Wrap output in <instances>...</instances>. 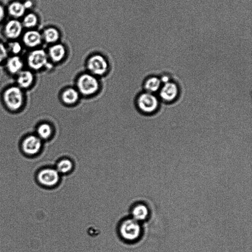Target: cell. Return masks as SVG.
I'll use <instances>...</instances> for the list:
<instances>
[{
  "label": "cell",
  "instance_id": "obj_1",
  "mask_svg": "<svg viewBox=\"0 0 252 252\" xmlns=\"http://www.w3.org/2000/svg\"><path fill=\"white\" fill-rule=\"evenodd\" d=\"M2 103L5 108L12 114H18L26 106V91L14 84L5 88L1 95Z\"/></svg>",
  "mask_w": 252,
  "mask_h": 252
},
{
  "label": "cell",
  "instance_id": "obj_2",
  "mask_svg": "<svg viewBox=\"0 0 252 252\" xmlns=\"http://www.w3.org/2000/svg\"><path fill=\"white\" fill-rule=\"evenodd\" d=\"M43 141L35 133L24 135L18 145L19 151L24 156L33 158L42 153Z\"/></svg>",
  "mask_w": 252,
  "mask_h": 252
},
{
  "label": "cell",
  "instance_id": "obj_3",
  "mask_svg": "<svg viewBox=\"0 0 252 252\" xmlns=\"http://www.w3.org/2000/svg\"><path fill=\"white\" fill-rule=\"evenodd\" d=\"M25 63L28 69L38 72L47 66L48 55L44 50L36 48L28 54Z\"/></svg>",
  "mask_w": 252,
  "mask_h": 252
},
{
  "label": "cell",
  "instance_id": "obj_4",
  "mask_svg": "<svg viewBox=\"0 0 252 252\" xmlns=\"http://www.w3.org/2000/svg\"><path fill=\"white\" fill-rule=\"evenodd\" d=\"M77 88L81 94L90 96L99 89V82L95 77L90 74H84L80 76L77 83Z\"/></svg>",
  "mask_w": 252,
  "mask_h": 252
},
{
  "label": "cell",
  "instance_id": "obj_5",
  "mask_svg": "<svg viewBox=\"0 0 252 252\" xmlns=\"http://www.w3.org/2000/svg\"><path fill=\"white\" fill-rule=\"evenodd\" d=\"M36 178L41 186L50 188L58 184L59 180V173L57 170L46 167L38 172Z\"/></svg>",
  "mask_w": 252,
  "mask_h": 252
},
{
  "label": "cell",
  "instance_id": "obj_6",
  "mask_svg": "<svg viewBox=\"0 0 252 252\" xmlns=\"http://www.w3.org/2000/svg\"><path fill=\"white\" fill-rule=\"evenodd\" d=\"M141 227L138 222L133 219H127L121 224L120 234L125 240L133 241L137 239L141 235Z\"/></svg>",
  "mask_w": 252,
  "mask_h": 252
},
{
  "label": "cell",
  "instance_id": "obj_7",
  "mask_svg": "<svg viewBox=\"0 0 252 252\" xmlns=\"http://www.w3.org/2000/svg\"><path fill=\"white\" fill-rule=\"evenodd\" d=\"M137 105L141 111L147 114L154 113L159 106V101L153 94L146 92L140 95Z\"/></svg>",
  "mask_w": 252,
  "mask_h": 252
},
{
  "label": "cell",
  "instance_id": "obj_8",
  "mask_svg": "<svg viewBox=\"0 0 252 252\" xmlns=\"http://www.w3.org/2000/svg\"><path fill=\"white\" fill-rule=\"evenodd\" d=\"M15 77V85L25 91L31 89L35 85V72L29 69H24Z\"/></svg>",
  "mask_w": 252,
  "mask_h": 252
},
{
  "label": "cell",
  "instance_id": "obj_9",
  "mask_svg": "<svg viewBox=\"0 0 252 252\" xmlns=\"http://www.w3.org/2000/svg\"><path fill=\"white\" fill-rule=\"evenodd\" d=\"M23 29L21 21L13 19L7 21L5 24L3 34L7 39L12 41H16L22 35Z\"/></svg>",
  "mask_w": 252,
  "mask_h": 252
},
{
  "label": "cell",
  "instance_id": "obj_10",
  "mask_svg": "<svg viewBox=\"0 0 252 252\" xmlns=\"http://www.w3.org/2000/svg\"><path fill=\"white\" fill-rule=\"evenodd\" d=\"M159 91L161 99L166 103H171L175 101L179 93L178 86L176 83L172 81L164 83Z\"/></svg>",
  "mask_w": 252,
  "mask_h": 252
},
{
  "label": "cell",
  "instance_id": "obj_11",
  "mask_svg": "<svg viewBox=\"0 0 252 252\" xmlns=\"http://www.w3.org/2000/svg\"><path fill=\"white\" fill-rule=\"evenodd\" d=\"M4 64L6 72L15 77L25 69V63L19 55H12L8 57Z\"/></svg>",
  "mask_w": 252,
  "mask_h": 252
},
{
  "label": "cell",
  "instance_id": "obj_12",
  "mask_svg": "<svg viewBox=\"0 0 252 252\" xmlns=\"http://www.w3.org/2000/svg\"><path fill=\"white\" fill-rule=\"evenodd\" d=\"M88 66L92 74L103 75L107 70L108 64L101 55H96L89 59Z\"/></svg>",
  "mask_w": 252,
  "mask_h": 252
},
{
  "label": "cell",
  "instance_id": "obj_13",
  "mask_svg": "<svg viewBox=\"0 0 252 252\" xmlns=\"http://www.w3.org/2000/svg\"><path fill=\"white\" fill-rule=\"evenodd\" d=\"M22 36L23 45L30 49L37 48L42 42V34L35 30H29L23 33Z\"/></svg>",
  "mask_w": 252,
  "mask_h": 252
},
{
  "label": "cell",
  "instance_id": "obj_14",
  "mask_svg": "<svg viewBox=\"0 0 252 252\" xmlns=\"http://www.w3.org/2000/svg\"><path fill=\"white\" fill-rule=\"evenodd\" d=\"M26 10L23 3L17 0L10 3L7 8L9 15L16 19L23 17L26 14Z\"/></svg>",
  "mask_w": 252,
  "mask_h": 252
},
{
  "label": "cell",
  "instance_id": "obj_15",
  "mask_svg": "<svg viewBox=\"0 0 252 252\" xmlns=\"http://www.w3.org/2000/svg\"><path fill=\"white\" fill-rule=\"evenodd\" d=\"M48 55L52 61L59 62L65 57L66 49L62 44H55L49 48Z\"/></svg>",
  "mask_w": 252,
  "mask_h": 252
},
{
  "label": "cell",
  "instance_id": "obj_16",
  "mask_svg": "<svg viewBox=\"0 0 252 252\" xmlns=\"http://www.w3.org/2000/svg\"><path fill=\"white\" fill-rule=\"evenodd\" d=\"M52 133V128L47 123L39 124L36 127V132L35 133L43 141L48 139L51 137Z\"/></svg>",
  "mask_w": 252,
  "mask_h": 252
},
{
  "label": "cell",
  "instance_id": "obj_17",
  "mask_svg": "<svg viewBox=\"0 0 252 252\" xmlns=\"http://www.w3.org/2000/svg\"><path fill=\"white\" fill-rule=\"evenodd\" d=\"M160 78L152 76L148 79L145 84V88L147 92L154 93L159 91L162 87Z\"/></svg>",
  "mask_w": 252,
  "mask_h": 252
},
{
  "label": "cell",
  "instance_id": "obj_18",
  "mask_svg": "<svg viewBox=\"0 0 252 252\" xmlns=\"http://www.w3.org/2000/svg\"><path fill=\"white\" fill-rule=\"evenodd\" d=\"M38 16L33 13L26 14L22 17V24L25 29L30 30L35 28L38 24Z\"/></svg>",
  "mask_w": 252,
  "mask_h": 252
},
{
  "label": "cell",
  "instance_id": "obj_19",
  "mask_svg": "<svg viewBox=\"0 0 252 252\" xmlns=\"http://www.w3.org/2000/svg\"><path fill=\"white\" fill-rule=\"evenodd\" d=\"M148 214L149 211L148 208L144 205L136 206L132 211L133 219L137 222L146 219Z\"/></svg>",
  "mask_w": 252,
  "mask_h": 252
},
{
  "label": "cell",
  "instance_id": "obj_20",
  "mask_svg": "<svg viewBox=\"0 0 252 252\" xmlns=\"http://www.w3.org/2000/svg\"><path fill=\"white\" fill-rule=\"evenodd\" d=\"M43 39L48 44H53L57 42L59 39V31L54 28H48L42 35Z\"/></svg>",
  "mask_w": 252,
  "mask_h": 252
},
{
  "label": "cell",
  "instance_id": "obj_21",
  "mask_svg": "<svg viewBox=\"0 0 252 252\" xmlns=\"http://www.w3.org/2000/svg\"><path fill=\"white\" fill-rule=\"evenodd\" d=\"M78 92L73 89H68L62 94L63 101L68 104H72L75 103L78 101Z\"/></svg>",
  "mask_w": 252,
  "mask_h": 252
},
{
  "label": "cell",
  "instance_id": "obj_22",
  "mask_svg": "<svg viewBox=\"0 0 252 252\" xmlns=\"http://www.w3.org/2000/svg\"><path fill=\"white\" fill-rule=\"evenodd\" d=\"M73 167V163L70 160L64 159L58 163L57 170L59 173L66 174L72 170Z\"/></svg>",
  "mask_w": 252,
  "mask_h": 252
},
{
  "label": "cell",
  "instance_id": "obj_23",
  "mask_svg": "<svg viewBox=\"0 0 252 252\" xmlns=\"http://www.w3.org/2000/svg\"><path fill=\"white\" fill-rule=\"evenodd\" d=\"M7 48L9 53L12 55H19L23 50L22 45L16 41H12Z\"/></svg>",
  "mask_w": 252,
  "mask_h": 252
},
{
  "label": "cell",
  "instance_id": "obj_24",
  "mask_svg": "<svg viewBox=\"0 0 252 252\" xmlns=\"http://www.w3.org/2000/svg\"><path fill=\"white\" fill-rule=\"evenodd\" d=\"M9 57V53L6 46L0 42V65L3 64Z\"/></svg>",
  "mask_w": 252,
  "mask_h": 252
},
{
  "label": "cell",
  "instance_id": "obj_25",
  "mask_svg": "<svg viewBox=\"0 0 252 252\" xmlns=\"http://www.w3.org/2000/svg\"><path fill=\"white\" fill-rule=\"evenodd\" d=\"M6 15V11L3 5L0 4V23L4 19Z\"/></svg>",
  "mask_w": 252,
  "mask_h": 252
},
{
  "label": "cell",
  "instance_id": "obj_26",
  "mask_svg": "<svg viewBox=\"0 0 252 252\" xmlns=\"http://www.w3.org/2000/svg\"><path fill=\"white\" fill-rule=\"evenodd\" d=\"M23 3L26 10L31 9L34 5L32 0H26V1Z\"/></svg>",
  "mask_w": 252,
  "mask_h": 252
},
{
  "label": "cell",
  "instance_id": "obj_27",
  "mask_svg": "<svg viewBox=\"0 0 252 252\" xmlns=\"http://www.w3.org/2000/svg\"><path fill=\"white\" fill-rule=\"evenodd\" d=\"M160 79L162 83L164 84L171 81L170 77L167 75L163 76Z\"/></svg>",
  "mask_w": 252,
  "mask_h": 252
}]
</instances>
